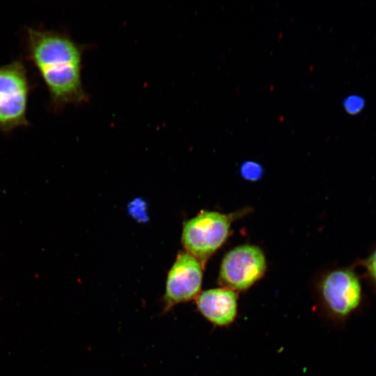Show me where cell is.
Masks as SVG:
<instances>
[{
  "label": "cell",
  "instance_id": "obj_6",
  "mask_svg": "<svg viewBox=\"0 0 376 376\" xmlns=\"http://www.w3.org/2000/svg\"><path fill=\"white\" fill-rule=\"evenodd\" d=\"M203 264L187 252L180 253L169 270L163 297V312L196 299L201 293Z\"/></svg>",
  "mask_w": 376,
  "mask_h": 376
},
{
  "label": "cell",
  "instance_id": "obj_3",
  "mask_svg": "<svg viewBox=\"0 0 376 376\" xmlns=\"http://www.w3.org/2000/svg\"><path fill=\"white\" fill-rule=\"evenodd\" d=\"M230 225L228 216L201 211L184 224L182 242L186 252L204 263L224 243Z\"/></svg>",
  "mask_w": 376,
  "mask_h": 376
},
{
  "label": "cell",
  "instance_id": "obj_5",
  "mask_svg": "<svg viewBox=\"0 0 376 376\" xmlns=\"http://www.w3.org/2000/svg\"><path fill=\"white\" fill-rule=\"evenodd\" d=\"M265 269L266 260L260 249L252 245L237 246L224 256L219 281L224 288L244 291L260 280Z\"/></svg>",
  "mask_w": 376,
  "mask_h": 376
},
{
  "label": "cell",
  "instance_id": "obj_4",
  "mask_svg": "<svg viewBox=\"0 0 376 376\" xmlns=\"http://www.w3.org/2000/svg\"><path fill=\"white\" fill-rule=\"evenodd\" d=\"M362 298V288L357 275L350 269L327 273L318 285L321 309L335 319H343L354 312Z\"/></svg>",
  "mask_w": 376,
  "mask_h": 376
},
{
  "label": "cell",
  "instance_id": "obj_1",
  "mask_svg": "<svg viewBox=\"0 0 376 376\" xmlns=\"http://www.w3.org/2000/svg\"><path fill=\"white\" fill-rule=\"evenodd\" d=\"M26 58L43 81L52 111L88 100L81 81L82 47L68 34L38 26L25 29Z\"/></svg>",
  "mask_w": 376,
  "mask_h": 376
},
{
  "label": "cell",
  "instance_id": "obj_9",
  "mask_svg": "<svg viewBox=\"0 0 376 376\" xmlns=\"http://www.w3.org/2000/svg\"><path fill=\"white\" fill-rule=\"evenodd\" d=\"M242 177L251 181L259 179L263 173L262 166L256 162L248 161L242 164L240 168Z\"/></svg>",
  "mask_w": 376,
  "mask_h": 376
},
{
  "label": "cell",
  "instance_id": "obj_7",
  "mask_svg": "<svg viewBox=\"0 0 376 376\" xmlns=\"http://www.w3.org/2000/svg\"><path fill=\"white\" fill-rule=\"evenodd\" d=\"M196 305L202 316L218 327L230 325L237 315V294L224 287L201 292L196 299Z\"/></svg>",
  "mask_w": 376,
  "mask_h": 376
},
{
  "label": "cell",
  "instance_id": "obj_2",
  "mask_svg": "<svg viewBox=\"0 0 376 376\" xmlns=\"http://www.w3.org/2000/svg\"><path fill=\"white\" fill-rule=\"evenodd\" d=\"M33 83L24 62L16 59L0 65V132L26 127L28 104Z\"/></svg>",
  "mask_w": 376,
  "mask_h": 376
},
{
  "label": "cell",
  "instance_id": "obj_10",
  "mask_svg": "<svg viewBox=\"0 0 376 376\" xmlns=\"http://www.w3.org/2000/svg\"><path fill=\"white\" fill-rule=\"evenodd\" d=\"M366 267L369 274L376 283V249L368 258L366 262Z\"/></svg>",
  "mask_w": 376,
  "mask_h": 376
},
{
  "label": "cell",
  "instance_id": "obj_8",
  "mask_svg": "<svg viewBox=\"0 0 376 376\" xmlns=\"http://www.w3.org/2000/svg\"><path fill=\"white\" fill-rule=\"evenodd\" d=\"M343 107L347 113L357 115L364 109L366 100L359 95H350L343 100Z\"/></svg>",
  "mask_w": 376,
  "mask_h": 376
}]
</instances>
